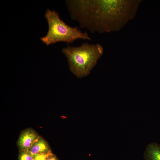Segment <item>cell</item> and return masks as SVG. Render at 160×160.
Returning <instances> with one entry per match:
<instances>
[{"label":"cell","mask_w":160,"mask_h":160,"mask_svg":"<svg viewBox=\"0 0 160 160\" xmlns=\"http://www.w3.org/2000/svg\"><path fill=\"white\" fill-rule=\"evenodd\" d=\"M71 18L92 33L116 31L125 24L128 15L123 0H68Z\"/></svg>","instance_id":"1"},{"label":"cell","mask_w":160,"mask_h":160,"mask_svg":"<svg viewBox=\"0 0 160 160\" xmlns=\"http://www.w3.org/2000/svg\"><path fill=\"white\" fill-rule=\"evenodd\" d=\"M62 51L67 58L70 71L77 77L87 76L96 65L103 54V48L99 44L82 43L77 47L68 45Z\"/></svg>","instance_id":"2"},{"label":"cell","mask_w":160,"mask_h":160,"mask_svg":"<svg viewBox=\"0 0 160 160\" xmlns=\"http://www.w3.org/2000/svg\"><path fill=\"white\" fill-rule=\"evenodd\" d=\"M45 16L48 30L46 36L40 39L47 45L59 42L72 43L79 39L91 40L87 33L82 32L76 26L72 27L67 24L55 11L47 9Z\"/></svg>","instance_id":"3"},{"label":"cell","mask_w":160,"mask_h":160,"mask_svg":"<svg viewBox=\"0 0 160 160\" xmlns=\"http://www.w3.org/2000/svg\"><path fill=\"white\" fill-rule=\"evenodd\" d=\"M40 136L34 130L27 129L20 134L17 142L19 151H28Z\"/></svg>","instance_id":"4"},{"label":"cell","mask_w":160,"mask_h":160,"mask_svg":"<svg viewBox=\"0 0 160 160\" xmlns=\"http://www.w3.org/2000/svg\"><path fill=\"white\" fill-rule=\"evenodd\" d=\"M28 151L33 155L52 153L51 149L47 142L41 136Z\"/></svg>","instance_id":"5"},{"label":"cell","mask_w":160,"mask_h":160,"mask_svg":"<svg viewBox=\"0 0 160 160\" xmlns=\"http://www.w3.org/2000/svg\"><path fill=\"white\" fill-rule=\"evenodd\" d=\"M143 157L145 160H160V145L156 142L148 144Z\"/></svg>","instance_id":"6"},{"label":"cell","mask_w":160,"mask_h":160,"mask_svg":"<svg viewBox=\"0 0 160 160\" xmlns=\"http://www.w3.org/2000/svg\"><path fill=\"white\" fill-rule=\"evenodd\" d=\"M18 160H34V155L28 151H19Z\"/></svg>","instance_id":"7"},{"label":"cell","mask_w":160,"mask_h":160,"mask_svg":"<svg viewBox=\"0 0 160 160\" xmlns=\"http://www.w3.org/2000/svg\"><path fill=\"white\" fill-rule=\"evenodd\" d=\"M52 153H40L34 155V160H46L47 158Z\"/></svg>","instance_id":"8"},{"label":"cell","mask_w":160,"mask_h":160,"mask_svg":"<svg viewBox=\"0 0 160 160\" xmlns=\"http://www.w3.org/2000/svg\"><path fill=\"white\" fill-rule=\"evenodd\" d=\"M46 160H59V159L55 155L52 153L47 158Z\"/></svg>","instance_id":"9"}]
</instances>
